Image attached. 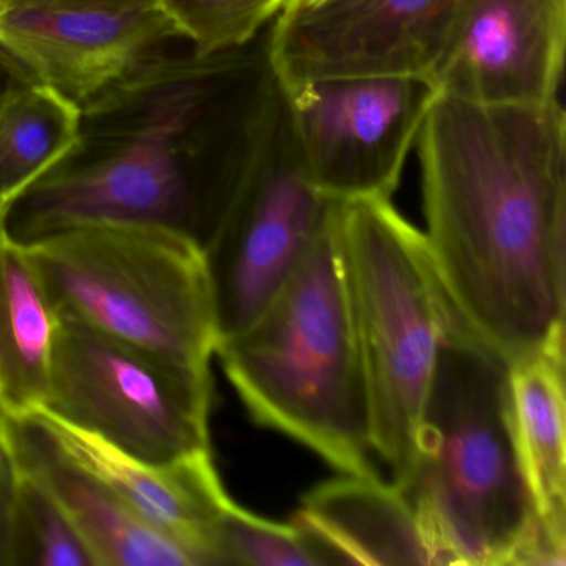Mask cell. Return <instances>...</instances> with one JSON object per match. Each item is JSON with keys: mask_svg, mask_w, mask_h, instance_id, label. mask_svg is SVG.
I'll return each instance as SVG.
<instances>
[{"mask_svg": "<svg viewBox=\"0 0 566 566\" xmlns=\"http://www.w3.org/2000/svg\"><path fill=\"white\" fill-rule=\"evenodd\" d=\"M416 142L423 237L467 329L509 363L565 343L563 105L437 94Z\"/></svg>", "mask_w": 566, "mask_h": 566, "instance_id": "cell-1", "label": "cell"}, {"mask_svg": "<svg viewBox=\"0 0 566 566\" xmlns=\"http://www.w3.org/2000/svg\"><path fill=\"white\" fill-rule=\"evenodd\" d=\"M244 49V48H243ZM243 49L165 51L84 107L77 150L0 217L6 237L31 244L94 224L181 231L200 248L213 230L240 164L201 155L214 125L253 107L266 55Z\"/></svg>", "mask_w": 566, "mask_h": 566, "instance_id": "cell-2", "label": "cell"}, {"mask_svg": "<svg viewBox=\"0 0 566 566\" xmlns=\"http://www.w3.org/2000/svg\"><path fill=\"white\" fill-rule=\"evenodd\" d=\"M506 379L509 360L457 321L440 346L402 489L433 565L543 566Z\"/></svg>", "mask_w": 566, "mask_h": 566, "instance_id": "cell-3", "label": "cell"}, {"mask_svg": "<svg viewBox=\"0 0 566 566\" xmlns=\"http://www.w3.org/2000/svg\"><path fill=\"white\" fill-rule=\"evenodd\" d=\"M334 207L283 290L214 356L258 423L343 475L379 476Z\"/></svg>", "mask_w": 566, "mask_h": 566, "instance_id": "cell-4", "label": "cell"}, {"mask_svg": "<svg viewBox=\"0 0 566 566\" xmlns=\"http://www.w3.org/2000/svg\"><path fill=\"white\" fill-rule=\"evenodd\" d=\"M337 238L366 380L370 443L402 490L440 346L460 319L426 237L390 200L336 201ZM462 321V319H460Z\"/></svg>", "mask_w": 566, "mask_h": 566, "instance_id": "cell-5", "label": "cell"}, {"mask_svg": "<svg viewBox=\"0 0 566 566\" xmlns=\"http://www.w3.org/2000/svg\"><path fill=\"white\" fill-rule=\"evenodd\" d=\"M24 248L59 313L213 384L217 317L193 238L144 224H94Z\"/></svg>", "mask_w": 566, "mask_h": 566, "instance_id": "cell-6", "label": "cell"}, {"mask_svg": "<svg viewBox=\"0 0 566 566\" xmlns=\"http://www.w3.org/2000/svg\"><path fill=\"white\" fill-rule=\"evenodd\" d=\"M334 200L307 180L271 75L227 203L205 241L218 343L247 329L293 276Z\"/></svg>", "mask_w": 566, "mask_h": 566, "instance_id": "cell-7", "label": "cell"}, {"mask_svg": "<svg viewBox=\"0 0 566 566\" xmlns=\"http://www.w3.org/2000/svg\"><path fill=\"white\" fill-rule=\"evenodd\" d=\"M211 400L213 384L59 313L42 412L164 463L211 450Z\"/></svg>", "mask_w": 566, "mask_h": 566, "instance_id": "cell-8", "label": "cell"}, {"mask_svg": "<svg viewBox=\"0 0 566 566\" xmlns=\"http://www.w3.org/2000/svg\"><path fill=\"white\" fill-rule=\"evenodd\" d=\"M437 94L423 77L333 78L287 92L307 180L329 200H390Z\"/></svg>", "mask_w": 566, "mask_h": 566, "instance_id": "cell-9", "label": "cell"}, {"mask_svg": "<svg viewBox=\"0 0 566 566\" xmlns=\"http://www.w3.org/2000/svg\"><path fill=\"white\" fill-rule=\"evenodd\" d=\"M455 0H287L264 51L287 94L333 78H429Z\"/></svg>", "mask_w": 566, "mask_h": 566, "instance_id": "cell-10", "label": "cell"}, {"mask_svg": "<svg viewBox=\"0 0 566 566\" xmlns=\"http://www.w3.org/2000/svg\"><path fill=\"white\" fill-rule=\"evenodd\" d=\"M184 41L157 0H111L0 9V44L74 104L127 81Z\"/></svg>", "mask_w": 566, "mask_h": 566, "instance_id": "cell-11", "label": "cell"}, {"mask_svg": "<svg viewBox=\"0 0 566 566\" xmlns=\"http://www.w3.org/2000/svg\"><path fill=\"white\" fill-rule=\"evenodd\" d=\"M566 0H455L429 81L439 94L479 105L558 102Z\"/></svg>", "mask_w": 566, "mask_h": 566, "instance_id": "cell-12", "label": "cell"}, {"mask_svg": "<svg viewBox=\"0 0 566 566\" xmlns=\"http://www.w3.org/2000/svg\"><path fill=\"white\" fill-rule=\"evenodd\" d=\"M31 416L65 457L101 480L145 522L190 549L200 566H217L214 528L234 502L211 450L174 462H150L42 410Z\"/></svg>", "mask_w": 566, "mask_h": 566, "instance_id": "cell-13", "label": "cell"}, {"mask_svg": "<svg viewBox=\"0 0 566 566\" xmlns=\"http://www.w3.org/2000/svg\"><path fill=\"white\" fill-rule=\"evenodd\" d=\"M22 469L61 503L97 566H200L197 556L145 522L124 500L57 449L34 416L9 419Z\"/></svg>", "mask_w": 566, "mask_h": 566, "instance_id": "cell-14", "label": "cell"}, {"mask_svg": "<svg viewBox=\"0 0 566 566\" xmlns=\"http://www.w3.org/2000/svg\"><path fill=\"white\" fill-rule=\"evenodd\" d=\"M566 343L509 363V413L543 565L566 563Z\"/></svg>", "mask_w": 566, "mask_h": 566, "instance_id": "cell-15", "label": "cell"}, {"mask_svg": "<svg viewBox=\"0 0 566 566\" xmlns=\"http://www.w3.org/2000/svg\"><path fill=\"white\" fill-rule=\"evenodd\" d=\"M293 522L331 563L433 565L412 505L380 476L344 475L314 486Z\"/></svg>", "mask_w": 566, "mask_h": 566, "instance_id": "cell-16", "label": "cell"}, {"mask_svg": "<svg viewBox=\"0 0 566 566\" xmlns=\"http://www.w3.org/2000/svg\"><path fill=\"white\" fill-rule=\"evenodd\" d=\"M59 311L24 244L0 231V416L45 406Z\"/></svg>", "mask_w": 566, "mask_h": 566, "instance_id": "cell-17", "label": "cell"}, {"mask_svg": "<svg viewBox=\"0 0 566 566\" xmlns=\"http://www.w3.org/2000/svg\"><path fill=\"white\" fill-rule=\"evenodd\" d=\"M84 108L35 77L0 88V217L82 142Z\"/></svg>", "mask_w": 566, "mask_h": 566, "instance_id": "cell-18", "label": "cell"}, {"mask_svg": "<svg viewBox=\"0 0 566 566\" xmlns=\"http://www.w3.org/2000/svg\"><path fill=\"white\" fill-rule=\"evenodd\" d=\"M217 565H331L326 552L296 523L270 522L233 503L214 528Z\"/></svg>", "mask_w": 566, "mask_h": 566, "instance_id": "cell-19", "label": "cell"}, {"mask_svg": "<svg viewBox=\"0 0 566 566\" xmlns=\"http://www.w3.org/2000/svg\"><path fill=\"white\" fill-rule=\"evenodd\" d=\"M15 566H97L61 503L41 480L22 467L15 520Z\"/></svg>", "mask_w": 566, "mask_h": 566, "instance_id": "cell-20", "label": "cell"}, {"mask_svg": "<svg viewBox=\"0 0 566 566\" xmlns=\"http://www.w3.org/2000/svg\"><path fill=\"white\" fill-rule=\"evenodd\" d=\"M287 0H157L184 41L197 55L238 51L253 42L260 29Z\"/></svg>", "mask_w": 566, "mask_h": 566, "instance_id": "cell-21", "label": "cell"}, {"mask_svg": "<svg viewBox=\"0 0 566 566\" xmlns=\"http://www.w3.org/2000/svg\"><path fill=\"white\" fill-rule=\"evenodd\" d=\"M19 485L21 465L12 446L8 423L0 416V566H15Z\"/></svg>", "mask_w": 566, "mask_h": 566, "instance_id": "cell-22", "label": "cell"}, {"mask_svg": "<svg viewBox=\"0 0 566 566\" xmlns=\"http://www.w3.org/2000/svg\"><path fill=\"white\" fill-rule=\"evenodd\" d=\"M24 77H34V75L4 45L0 44V88Z\"/></svg>", "mask_w": 566, "mask_h": 566, "instance_id": "cell-23", "label": "cell"}, {"mask_svg": "<svg viewBox=\"0 0 566 566\" xmlns=\"http://www.w3.org/2000/svg\"><path fill=\"white\" fill-rule=\"evenodd\" d=\"M82 2H111V0H0V9L9 6L82 4Z\"/></svg>", "mask_w": 566, "mask_h": 566, "instance_id": "cell-24", "label": "cell"}, {"mask_svg": "<svg viewBox=\"0 0 566 566\" xmlns=\"http://www.w3.org/2000/svg\"><path fill=\"white\" fill-rule=\"evenodd\" d=\"M0 231H2V227H0Z\"/></svg>", "mask_w": 566, "mask_h": 566, "instance_id": "cell-25", "label": "cell"}]
</instances>
